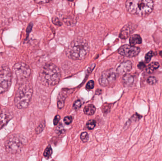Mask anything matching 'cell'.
<instances>
[{"label":"cell","mask_w":162,"mask_h":161,"mask_svg":"<svg viewBox=\"0 0 162 161\" xmlns=\"http://www.w3.org/2000/svg\"><path fill=\"white\" fill-rule=\"evenodd\" d=\"M67 1H74V0H67Z\"/></svg>","instance_id":"cell-33"},{"label":"cell","mask_w":162,"mask_h":161,"mask_svg":"<svg viewBox=\"0 0 162 161\" xmlns=\"http://www.w3.org/2000/svg\"><path fill=\"white\" fill-rule=\"evenodd\" d=\"M9 116L5 113L0 114V129L4 127L9 120Z\"/></svg>","instance_id":"cell-15"},{"label":"cell","mask_w":162,"mask_h":161,"mask_svg":"<svg viewBox=\"0 0 162 161\" xmlns=\"http://www.w3.org/2000/svg\"><path fill=\"white\" fill-rule=\"evenodd\" d=\"M65 100H61V99H58V107L59 109H61L64 106Z\"/></svg>","instance_id":"cell-26"},{"label":"cell","mask_w":162,"mask_h":161,"mask_svg":"<svg viewBox=\"0 0 162 161\" xmlns=\"http://www.w3.org/2000/svg\"><path fill=\"white\" fill-rule=\"evenodd\" d=\"M95 107L92 104L86 105L84 109V113L88 115H92L95 113Z\"/></svg>","instance_id":"cell-14"},{"label":"cell","mask_w":162,"mask_h":161,"mask_svg":"<svg viewBox=\"0 0 162 161\" xmlns=\"http://www.w3.org/2000/svg\"><path fill=\"white\" fill-rule=\"evenodd\" d=\"M52 153V149L51 148L50 145H49L45 150L44 156L45 157H46V158L49 159L51 157Z\"/></svg>","instance_id":"cell-17"},{"label":"cell","mask_w":162,"mask_h":161,"mask_svg":"<svg viewBox=\"0 0 162 161\" xmlns=\"http://www.w3.org/2000/svg\"><path fill=\"white\" fill-rule=\"evenodd\" d=\"M32 94V87L30 83L27 81L21 83L15 96V104L17 108L20 109L27 108L30 103Z\"/></svg>","instance_id":"cell-4"},{"label":"cell","mask_w":162,"mask_h":161,"mask_svg":"<svg viewBox=\"0 0 162 161\" xmlns=\"http://www.w3.org/2000/svg\"><path fill=\"white\" fill-rule=\"evenodd\" d=\"M155 55V53L152 51H149L146 53L145 55V61L146 63H149L150 61L151 58L153 56Z\"/></svg>","instance_id":"cell-18"},{"label":"cell","mask_w":162,"mask_h":161,"mask_svg":"<svg viewBox=\"0 0 162 161\" xmlns=\"http://www.w3.org/2000/svg\"><path fill=\"white\" fill-rule=\"evenodd\" d=\"M36 3L38 4H44L47 3L50 1V0H34Z\"/></svg>","instance_id":"cell-29"},{"label":"cell","mask_w":162,"mask_h":161,"mask_svg":"<svg viewBox=\"0 0 162 161\" xmlns=\"http://www.w3.org/2000/svg\"><path fill=\"white\" fill-rule=\"evenodd\" d=\"M122 81L125 86H131L134 82V78L131 74H126L124 76Z\"/></svg>","instance_id":"cell-13"},{"label":"cell","mask_w":162,"mask_h":161,"mask_svg":"<svg viewBox=\"0 0 162 161\" xmlns=\"http://www.w3.org/2000/svg\"><path fill=\"white\" fill-rule=\"evenodd\" d=\"M129 42L130 45L135 46L136 44H141L142 43V39L140 35L138 34H135L130 37Z\"/></svg>","instance_id":"cell-12"},{"label":"cell","mask_w":162,"mask_h":161,"mask_svg":"<svg viewBox=\"0 0 162 161\" xmlns=\"http://www.w3.org/2000/svg\"><path fill=\"white\" fill-rule=\"evenodd\" d=\"M94 82L93 80L89 81L86 85V88L88 90H90L94 88Z\"/></svg>","instance_id":"cell-24"},{"label":"cell","mask_w":162,"mask_h":161,"mask_svg":"<svg viewBox=\"0 0 162 161\" xmlns=\"http://www.w3.org/2000/svg\"><path fill=\"white\" fill-rule=\"evenodd\" d=\"M52 22L54 25H56V26H61L62 24L59 18L56 16L53 17L52 18Z\"/></svg>","instance_id":"cell-22"},{"label":"cell","mask_w":162,"mask_h":161,"mask_svg":"<svg viewBox=\"0 0 162 161\" xmlns=\"http://www.w3.org/2000/svg\"><path fill=\"white\" fill-rule=\"evenodd\" d=\"M132 68V62L130 61H127L122 62L119 65L116 70V72L118 74L124 75L130 71Z\"/></svg>","instance_id":"cell-11"},{"label":"cell","mask_w":162,"mask_h":161,"mask_svg":"<svg viewBox=\"0 0 162 161\" xmlns=\"http://www.w3.org/2000/svg\"><path fill=\"white\" fill-rule=\"evenodd\" d=\"M90 51V46L82 38H76L70 43L65 50L67 56L75 60H82L86 58Z\"/></svg>","instance_id":"cell-1"},{"label":"cell","mask_w":162,"mask_h":161,"mask_svg":"<svg viewBox=\"0 0 162 161\" xmlns=\"http://www.w3.org/2000/svg\"><path fill=\"white\" fill-rule=\"evenodd\" d=\"M140 52V48L128 44L122 46L118 50V53L119 55L130 58L137 56Z\"/></svg>","instance_id":"cell-9"},{"label":"cell","mask_w":162,"mask_h":161,"mask_svg":"<svg viewBox=\"0 0 162 161\" xmlns=\"http://www.w3.org/2000/svg\"><path fill=\"white\" fill-rule=\"evenodd\" d=\"M117 74V72L113 69L103 72L99 80L100 84L103 87L111 86L116 80Z\"/></svg>","instance_id":"cell-6"},{"label":"cell","mask_w":162,"mask_h":161,"mask_svg":"<svg viewBox=\"0 0 162 161\" xmlns=\"http://www.w3.org/2000/svg\"><path fill=\"white\" fill-rule=\"evenodd\" d=\"M159 55H160V56H161V57H162V51H160V52Z\"/></svg>","instance_id":"cell-32"},{"label":"cell","mask_w":162,"mask_h":161,"mask_svg":"<svg viewBox=\"0 0 162 161\" xmlns=\"http://www.w3.org/2000/svg\"><path fill=\"white\" fill-rule=\"evenodd\" d=\"M13 70L17 78L21 80L26 79L31 74L30 68L24 62H19L15 64L13 66Z\"/></svg>","instance_id":"cell-7"},{"label":"cell","mask_w":162,"mask_h":161,"mask_svg":"<svg viewBox=\"0 0 162 161\" xmlns=\"http://www.w3.org/2000/svg\"><path fill=\"white\" fill-rule=\"evenodd\" d=\"M73 121V118L71 116H67L65 117L64 119V121L65 124L67 125H69Z\"/></svg>","instance_id":"cell-25"},{"label":"cell","mask_w":162,"mask_h":161,"mask_svg":"<svg viewBox=\"0 0 162 161\" xmlns=\"http://www.w3.org/2000/svg\"><path fill=\"white\" fill-rule=\"evenodd\" d=\"M137 67L140 70H144L146 68V65L144 62H140L138 64Z\"/></svg>","instance_id":"cell-27"},{"label":"cell","mask_w":162,"mask_h":161,"mask_svg":"<svg viewBox=\"0 0 162 161\" xmlns=\"http://www.w3.org/2000/svg\"><path fill=\"white\" fill-rule=\"evenodd\" d=\"M39 79L42 84L47 86L58 84L61 78L59 68L53 63L46 64L39 72Z\"/></svg>","instance_id":"cell-3"},{"label":"cell","mask_w":162,"mask_h":161,"mask_svg":"<svg viewBox=\"0 0 162 161\" xmlns=\"http://www.w3.org/2000/svg\"><path fill=\"white\" fill-rule=\"evenodd\" d=\"M12 74L9 68H0V93L5 92L10 87L12 83Z\"/></svg>","instance_id":"cell-5"},{"label":"cell","mask_w":162,"mask_h":161,"mask_svg":"<svg viewBox=\"0 0 162 161\" xmlns=\"http://www.w3.org/2000/svg\"><path fill=\"white\" fill-rule=\"evenodd\" d=\"M44 125L43 124H41L39 126H38L37 129H36V132L37 133H39L41 132H42V130H44Z\"/></svg>","instance_id":"cell-28"},{"label":"cell","mask_w":162,"mask_h":161,"mask_svg":"<svg viewBox=\"0 0 162 161\" xmlns=\"http://www.w3.org/2000/svg\"><path fill=\"white\" fill-rule=\"evenodd\" d=\"M159 63L158 62H152L150 64H149L148 68H146V72L148 73H152L154 72V70L159 67Z\"/></svg>","instance_id":"cell-16"},{"label":"cell","mask_w":162,"mask_h":161,"mask_svg":"<svg viewBox=\"0 0 162 161\" xmlns=\"http://www.w3.org/2000/svg\"><path fill=\"white\" fill-rule=\"evenodd\" d=\"M22 144L21 139L16 136H13L6 141L5 147L9 153H16L21 149Z\"/></svg>","instance_id":"cell-8"},{"label":"cell","mask_w":162,"mask_h":161,"mask_svg":"<svg viewBox=\"0 0 162 161\" xmlns=\"http://www.w3.org/2000/svg\"><path fill=\"white\" fill-rule=\"evenodd\" d=\"M125 5L131 14L145 17L153 11L154 3L152 0H127Z\"/></svg>","instance_id":"cell-2"},{"label":"cell","mask_w":162,"mask_h":161,"mask_svg":"<svg viewBox=\"0 0 162 161\" xmlns=\"http://www.w3.org/2000/svg\"><path fill=\"white\" fill-rule=\"evenodd\" d=\"M82 101L80 100H77L73 104V107L76 110H78L82 106Z\"/></svg>","instance_id":"cell-23"},{"label":"cell","mask_w":162,"mask_h":161,"mask_svg":"<svg viewBox=\"0 0 162 161\" xmlns=\"http://www.w3.org/2000/svg\"><path fill=\"white\" fill-rule=\"evenodd\" d=\"M136 29L135 25L131 23L128 24L122 28L119 37L122 39H127L135 31Z\"/></svg>","instance_id":"cell-10"},{"label":"cell","mask_w":162,"mask_h":161,"mask_svg":"<svg viewBox=\"0 0 162 161\" xmlns=\"http://www.w3.org/2000/svg\"><path fill=\"white\" fill-rule=\"evenodd\" d=\"M80 138L82 142H87L89 140V135L86 132H84L81 133Z\"/></svg>","instance_id":"cell-21"},{"label":"cell","mask_w":162,"mask_h":161,"mask_svg":"<svg viewBox=\"0 0 162 161\" xmlns=\"http://www.w3.org/2000/svg\"><path fill=\"white\" fill-rule=\"evenodd\" d=\"M60 116L58 115H56V116H55V118H54V121H53V122H54V124L55 125H56L58 124V122H59V121H60Z\"/></svg>","instance_id":"cell-30"},{"label":"cell","mask_w":162,"mask_h":161,"mask_svg":"<svg viewBox=\"0 0 162 161\" xmlns=\"http://www.w3.org/2000/svg\"><path fill=\"white\" fill-rule=\"evenodd\" d=\"M96 126V121L93 119H91L87 122L86 126L88 129L92 130L94 129Z\"/></svg>","instance_id":"cell-19"},{"label":"cell","mask_w":162,"mask_h":161,"mask_svg":"<svg viewBox=\"0 0 162 161\" xmlns=\"http://www.w3.org/2000/svg\"><path fill=\"white\" fill-rule=\"evenodd\" d=\"M147 83L150 85H154L157 83V79L156 77L151 76L148 77L147 79Z\"/></svg>","instance_id":"cell-20"},{"label":"cell","mask_w":162,"mask_h":161,"mask_svg":"<svg viewBox=\"0 0 162 161\" xmlns=\"http://www.w3.org/2000/svg\"><path fill=\"white\" fill-rule=\"evenodd\" d=\"M32 24H30L27 27V35H28L29 33L30 32V31H32Z\"/></svg>","instance_id":"cell-31"}]
</instances>
